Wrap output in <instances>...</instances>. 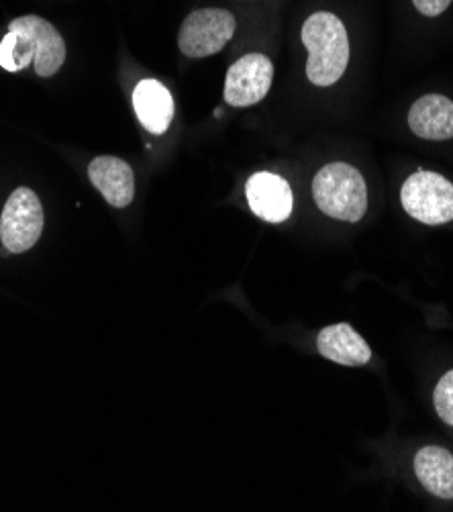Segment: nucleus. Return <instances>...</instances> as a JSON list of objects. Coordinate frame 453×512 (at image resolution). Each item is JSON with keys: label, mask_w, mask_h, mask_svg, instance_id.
Wrapping results in <instances>:
<instances>
[{"label": "nucleus", "mask_w": 453, "mask_h": 512, "mask_svg": "<svg viewBox=\"0 0 453 512\" xmlns=\"http://www.w3.org/2000/svg\"><path fill=\"white\" fill-rule=\"evenodd\" d=\"M302 43L309 51L307 76L315 86H333L349 64V37L333 13H315L302 25Z\"/></svg>", "instance_id": "nucleus-1"}, {"label": "nucleus", "mask_w": 453, "mask_h": 512, "mask_svg": "<svg viewBox=\"0 0 453 512\" xmlns=\"http://www.w3.org/2000/svg\"><path fill=\"white\" fill-rule=\"evenodd\" d=\"M313 198L331 219L358 223L368 211V186L360 170L349 164H327L313 180Z\"/></svg>", "instance_id": "nucleus-2"}, {"label": "nucleus", "mask_w": 453, "mask_h": 512, "mask_svg": "<svg viewBox=\"0 0 453 512\" xmlns=\"http://www.w3.org/2000/svg\"><path fill=\"white\" fill-rule=\"evenodd\" d=\"M402 209L423 225L453 221V184L441 174L417 170L400 190Z\"/></svg>", "instance_id": "nucleus-3"}, {"label": "nucleus", "mask_w": 453, "mask_h": 512, "mask_svg": "<svg viewBox=\"0 0 453 512\" xmlns=\"http://www.w3.org/2000/svg\"><path fill=\"white\" fill-rule=\"evenodd\" d=\"M235 33V17L225 9H198L186 17L178 33V45L186 58H209L229 43Z\"/></svg>", "instance_id": "nucleus-4"}, {"label": "nucleus", "mask_w": 453, "mask_h": 512, "mask_svg": "<svg viewBox=\"0 0 453 512\" xmlns=\"http://www.w3.org/2000/svg\"><path fill=\"white\" fill-rule=\"evenodd\" d=\"M43 231V209L37 194L21 186L17 188L3 211L0 219V239L11 253L29 251L41 237Z\"/></svg>", "instance_id": "nucleus-5"}, {"label": "nucleus", "mask_w": 453, "mask_h": 512, "mask_svg": "<svg viewBox=\"0 0 453 512\" xmlns=\"http://www.w3.org/2000/svg\"><path fill=\"white\" fill-rule=\"evenodd\" d=\"M13 31L25 43L29 56L33 58V68L37 76H54L66 60V43L58 29L37 15H25L9 23Z\"/></svg>", "instance_id": "nucleus-6"}, {"label": "nucleus", "mask_w": 453, "mask_h": 512, "mask_svg": "<svg viewBox=\"0 0 453 512\" xmlns=\"http://www.w3.org/2000/svg\"><path fill=\"white\" fill-rule=\"evenodd\" d=\"M274 80V66L264 54H247L237 60L225 76L227 105L243 109L266 98Z\"/></svg>", "instance_id": "nucleus-7"}, {"label": "nucleus", "mask_w": 453, "mask_h": 512, "mask_svg": "<svg viewBox=\"0 0 453 512\" xmlns=\"http://www.w3.org/2000/svg\"><path fill=\"white\" fill-rule=\"evenodd\" d=\"M249 209L268 223H284L292 215L294 196L288 182L270 172H258L245 184Z\"/></svg>", "instance_id": "nucleus-8"}, {"label": "nucleus", "mask_w": 453, "mask_h": 512, "mask_svg": "<svg viewBox=\"0 0 453 512\" xmlns=\"http://www.w3.org/2000/svg\"><path fill=\"white\" fill-rule=\"evenodd\" d=\"M88 178L92 186L105 196V200L115 209H125L135 196V178L127 162L103 156L92 160L88 166Z\"/></svg>", "instance_id": "nucleus-9"}, {"label": "nucleus", "mask_w": 453, "mask_h": 512, "mask_svg": "<svg viewBox=\"0 0 453 512\" xmlns=\"http://www.w3.org/2000/svg\"><path fill=\"white\" fill-rule=\"evenodd\" d=\"M317 349L325 360L339 366H366L372 360V349L364 337L347 323L325 327L317 337Z\"/></svg>", "instance_id": "nucleus-10"}, {"label": "nucleus", "mask_w": 453, "mask_h": 512, "mask_svg": "<svg viewBox=\"0 0 453 512\" xmlns=\"http://www.w3.org/2000/svg\"><path fill=\"white\" fill-rule=\"evenodd\" d=\"M133 109L149 133L162 135L174 119V98L162 82L141 80L133 92Z\"/></svg>", "instance_id": "nucleus-11"}, {"label": "nucleus", "mask_w": 453, "mask_h": 512, "mask_svg": "<svg viewBox=\"0 0 453 512\" xmlns=\"http://www.w3.org/2000/svg\"><path fill=\"white\" fill-rule=\"evenodd\" d=\"M409 127L421 139L445 141L453 137V100L441 94L419 98L409 111Z\"/></svg>", "instance_id": "nucleus-12"}, {"label": "nucleus", "mask_w": 453, "mask_h": 512, "mask_svg": "<svg viewBox=\"0 0 453 512\" xmlns=\"http://www.w3.org/2000/svg\"><path fill=\"white\" fill-rule=\"evenodd\" d=\"M419 482L437 498L453 500V455L437 445L423 447L415 457Z\"/></svg>", "instance_id": "nucleus-13"}, {"label": "nucleus", "mask_w": 453, "mask_h": 512, "mask_svg": "<svg viewBox=\"0 0 453 512\" xmlns=\"http://www.w3.org/2000/svg\"><path fill=\"white\" fill-rule=\"evenodd\" d=\"M433 402H435V411L439 419L445 425L453 427V370L439 380L433 394Z\"/></svg>", "instance_id": "nucleus-14"}, {"label": "nucleus", "mask_w": 453, "mask_h": 512, "mask_svg": "<svg viewBox=\"0 0 453 512\" xmlns=\"http://www.w3.org/2000/svg\"><path fill=\"white\" fill-rule=\"evenodd\" d=\"M413 3L425 17H439L451 5V0H413Z\"/></svg>", "instance_id": "nucleus-15"}]
</instances>
